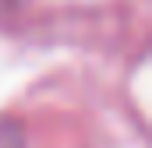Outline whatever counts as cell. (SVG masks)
Returning a JSON list of instances; mask_svg holds the SVG:
<instances>
[{
    "label": "cell",
    "instance_id": "1",
    "mask_svg": "<svg viewBox=\"0 0 152 148\" xmlns=\"http://www.w3.org/2000/svg\"><path fill=\"white\" fill-rule=\"evenodd\" d=\"M0 148H28V145H25V138H21V131H18V127L0 123Z\"/></svg>",
    "mask_w": 152,
    "mask_h": 148
}]
</instances>
